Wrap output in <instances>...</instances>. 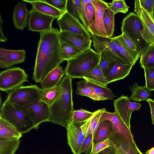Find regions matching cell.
<instances>
[{
    "instance_id": "ee69618b",
    "label": "cell",
    "mask_w": 154,
    "mask_h": 154,
    "mask_svg": "<svg viewBox=\"0 0 154 154\" xmlns=\"http://www.w3.org/2000/svg\"><path fill=\"white\" fill-rule=\"evenodd\" d=\"M94 136L93 133H91L86 136L82 144L80 151V154L84 153L87 154L91 149L92 145Z\"/></svg>"
},
{
    "instance_id": "6da1fadb",
    "label": "cell",
    "mask_w": 154,
    "mask_h": 154,
    "mask_svg": "<svg viewBox=\"0 0 154 154\" xmlns=\"http://www.w3.org/2000/svg\"><path fill=\"white\" fill-rule=\"evenodd\" d=\"M60 31L52 28L50 31L40 33L32 76L36 82H40L64 61L60 54Z\"/></svg>"
},
{
    "instance_id": "52a82bcc",
    "label": "cell",
    "mask_w": 154,
    "mask_h": 154,
    "mask_svg": "<svg viewBox=\"0 0 154 154\" xmlns=\"http://www.w3.org/2000/svg\"><path fill=\"white\" fill-rule=\"evenodd\" d=\"M15 106L29 118L33 124L34 129H37L41 124L48 122L49 119L50 106L41 100L25 105Z\"/></svg>"
},
{
    "instance_id": "ba28073f",
    "label": "cell",
    "mask_w": 154,
    "mask_h": 154,
    "mask_svg": "<svg viewBox=\"0 0 154 154\" xmlns=\"http://www.w3.org/2000/svg\"><path fill=\"white\" fill-rule=\"evenodd\" d=\"M41 90L36 85L23 86L9 92L7 98L14 105H26L40 100Z\"/></svg>"
},
{
    "instance_id": "8fae6325",
    "label": "cell",
    "mask_w": 154,
    "mask_h": 154,
    "mask_svg": "<svg viewBox=\"0 0 154 154\" xmlns=\"http://www.w3.org/2000/svg\"><path fill=\"white\" fill-rule=\"evenodd\" d=\"M55 18L43 14L32 8L29 11L28 23V29L40 33L50 30L52 24Z\"/></svg>"
},
{
    "instance_id": "8d00e7d4",
    "label": "cell",
    "mask_w": 154,
    "mask_h": 154,
    "mask_svg": "<svg viewBox=\"0 0 154 154\" xmlns=\"http://www.w3.org/2000/svg\"><path fill=\"white\" fill-rule=\"evenodd\" d=\"M93 113L94 112H91L83 109L74 110L71 122H85L93 115Z\"/></svg>"
},
{
    "instance_id": "60d3db41",
    "label": "cell",
    "mask_w": 154,
    "mask_h": 154,
    "mask_svg": "<svg viewBox=\"0 0 154 154\" xmlns=\"http://www.w3.org/2000/svg\"><path fill=\"white\" fill-rule=\"evenodd\" d=\"M146 87L151 91H154V68L143 69Z\"/></svg>"
},
{
    "instance_id": "d590c367",
    "label": "cell",
    "mask_w": 154,
    "mask_h": 154,
    "mask_svg": "<svg viewBox=\"0 0 154 154\" xmlns=\"http://www.w3.org/2000/svg\"><path fill=\"white\" fill-rule=\"evenodd\" d=\"M76 94L82 96H86L91 98L93 94L91 84L87 81L80 80L77 83Z\"/></svg>"
},
{
    "instance_id": "836d02e7",
    "label": "cell",
    "mask_w": 154,
    "mask_h": 154,
    "mask_svg": "<svg viewBox=\"0 0 154 154\" xmlns=\"http://www.w3.org/2000/svg\"><path fill=\"white\" fill-rule=\"evenodd\" d=\"M60 56L63 61L71 60L82 52L79 49L60 41Z\"/></svg>"
},
{
    "instance_id": "bcb514c9",
    "label": "cell",
    "mask_w": 154,
    "mask_h": 154,
    "mask_svg": "<svg viewBox=\"0 0 154 154\" xmlns=\"http://www.w3.org/2000/svg\"><path fill=\"white\" fill-rule=\"evenodd\" d=\"M93 0H81L79 18L84 25L85 23V11L86 6L88 3H92Z\"/></svg>"
},
{
    "instance_id": "d6986e66",
    "label": "cell",
    "mask_w": 154,
    "mask_h": 154,
    "mask_svg": "<svg viewBox=\"0 0 154 154\" xmlns=\"http://www.w3.org/2000/svg\"><path fill=\"white\" fill-rule=\"evenodd\" d=\"M129 98L123 95L115 100L113 102L115 112L130 129L132 112L128 106Z\"/></svg>"
},
{
    "instance_id": "1f68e13d",
    "label": "cell",
    "mask_w": 154,
    "mask_h": 154,
    "mask_svg": "<svg viewBox=\"0 0 154 154\" xmlns=\"http://www.w3.org/2000/svg\"><path fill=\"white\" fill-rule=\"evenodd\" d=\"M20 143V139L0 138V154H15Z\"/></svg>"
},
{
    "instance_id": "74e56055",
    "label": "cell",
    "mask_w": 154,
    "mask_h": 154,
    "mask_svg": "<svg viewBox=\"0 0 154 154\" xmlns=\"http://www.w3.org/2000/svg\"><path fill=\"white\" fill-rule=\"evenodd\" d=\"M108 5L114 15L119 13L125 14L129 8L124 0H113Z\"/></svg>"
},
{
    "instance_id": "f907efd6",
    "label": "cell",
    "mask_w": 154,
    "mask_h": 154,
    "mask_svg": "<svg viewBox=\"0 0 154 154\" xmlns=\"http://www.w3.org/2000/svg\"><path fill=\"white\" fill-rule=\"evenodd\" d=\"M114 148L110 146L97 154H114Z\"/></svg>"
},
{
    "instance_id": "d6a6232c",
    "label": "cell",
    "mask_w": 154,
    "mask_h": 154,
    "mask_svg": "<svg viewBox=\"0 0 154 154\" xmlns=\"http://www.w3.org/2000/svg\"><path fill=\"white\" fill-rule=\"evenodd\" d=\"M115 15L109 7L105 10L103 16L104 28L108 38H112L114 32Z\"/></svg>"
},
{
    "instance_id": "f35d334b",
    "label": "cell",
    "mask_w": 154,
    "mask_h": 154,
    "mask_svg": "<svg viewBox=\"0 0 154 154\" xmlns=\"http://www.w3.org/2000/svg\"><path fill=\"white\" fill-rule=\"evenodd\" d=\"M81 0H67L66 11L70 15L79 19Z\"/></svg>"
},
{
    "instance_id": "cb8c5ba5",
    "label": "cell",
    "mask_w": 154,
    "mask_h": 154,
    "mask_svg": "<svg viewBox=\"0 0 154 154\" xmlns=\"http://www.w3.org/2000/svg\"><path fill=\"white\" fill-rule=\"evenodd\" d=\"M83 79L92 84L106 87L108 84L105 76L98 64Z\"/></svg>"
},
{
    "instance_id": "ab89813d",
    "label": "cell",
    "mask_w": 154,
    "mask_h": 154,
    "mask_svg": "<svg viewBox=\"0 0 154 154\" xmlns=\"http://www.w3.org/2000/svg\"><path fill=\"white\" fill-rule=\"evenodd\" d=\"M96 13L92 2L86 6L85 11V23L84 25L88 29L93 24L95 19Z\"/></svg>"
},
{
    "instance_id": "2e32d148",
    "label": "cell",
    "mask_w": 154,
    "mask_h": 154,
    "mask_svg": "<svg viewBox=\"0 0 154 154\" xmlns=\"http://www.w3.org/2000/svg\"><path fill=\"white\" fill-rule=\"evenodd\" d=\"M26 51L0 48V68H6L25 61Z\"/></svg>"
},
{
    "instance_id": "83f0119b",
    "label": "cell",
    "mask_w": 154,
    "mask_h": 154,
    "mask_svg": "<svg viewBox=\"0 0 154 154\" xmlns=\"http://www.w3.org/2000/svg\"><path fill=\"white\" fill-rule=\"evenodd\" d=\"M122 44L135 63L138 60L141 54L133 41L125 34L116 36Z\"/></svg>"
},
{
    "instance_id": "277c9868",
    "label": "cell",
    "mask_w": 154,
    "mask_h": 154,
    "mask_svg": "<svg viewBox=\"0 0 154 154\" xmlns=\"http://www.w3.org/2000/svg\"><path fill=\"white\" fill-rule=\"evenodd\" d=\"M0 119L7 122L22 134L34 129L29 118L8 98L0 107Z\"/></svg>"
},
{
    "instance_id": "484cf974",
    "label": "cell",
    "mask_w": 154,
    "mask_h": 154,
    "mask_svg": "<svg viewBox=\"0 0 154 154\" xmlns=\"http://www.w3.org/2000/svg\"><path fill=\"white\" fill-rule=\"evenodd\" d=\"M61 91V87L60 83L52 88L45 89L41 88L40 100L50 106L60 96Z\"/></svg>"
},
{
    "instance_id": "e0dca14e",
    "label": "cell",
    "mask_w": 154,
    "mask_h": 154,
    "mask_svg": "<svg viewBox=\"0 0 154 154\" xmlns=\"http://www.w3.org/2000/svg\"><path fill=\"white\" fill-rule=\"evenodd\" d=\"M110 146L119 150L123 154H143L137 146L135 141L129 142L112 131L108 137Z\"/></svg>"
},
{
    "instance_id": "7dc6e473",
    "label": "cell",
    "mask_w": 154,
    "mask_h": 154,
    "mask_svg": "<svg viewBox=\"0 0 154 154\" xmlns=\"http://www.w3.org/2000/svg\"><path fill=\"white\" fill-rule=\"evenodd\" d=\"M154 0H139L141 6L153 18L152 6Z\"/></svg>"
},
{
    "instance_id": "8992f818",
    "label": "cell",
    "mask_w": 154,
    "mask_h": 154,
    "mask_svg": "<svg viewBox=\"0 0 154 154\" xmlns=\"http://www.w3.org/2000/svg\"><path fill=\"white\" fill-rule=\"evenodd\" d=\"M28 75L23 69L13 67L2 71L0 73V90L10 91L23 86L28 82Z\"/></svg>"
},
{
    "instance_id": "c3c4849f",
    "label": "cell",
    "mask_w": 154,
    "mask_h": 154,
    "mask_svg": "<svg viewBox=\"0 0 154 154\" xmlns=\"http://www.w3.org/2000/svg\"><path fill=\"white\" fill-rule=\"evenodd\" d=\"M128 104L129 108L132 112L139 110L141 106L140 103L131 102L129 99L128 100Z\"/></svg>"
},
{
    "instance_id": "30bf717a",
    "label": "cell",
    "mask_w": 154,
    "mask_h": 154,
    "mask_svg": "<svg viewBox=\"0 0 154 154\" xmlns=\"http://www.w3.org/2000/svg\"><path fill=\"white\" fill-rule=\"evenodd\" d=\"M57 22L60 31H67L82 35L91 38V34L83 24L67 11L57 19Z\"/></svg>"
},
{
    "instance_id": "603a6c76",
    "label": "cell",
    "mask_w": 154,
    "mask_h": 154,
    "mask_svg": "<svg viewBox=\"0 0 154 154\" xmlns=\"http://www.w3.org/2000/svg\"><path fill=\"white\" fill-rule=\"evenodd\" d=\"M112 129L110 121L104 120L100 122L94 134L92 145L107 139Z\"/></svg>"
},
{
    "instance_id": "e575fe53",
    "label": "cell",
    "mask_w": 154,
    "mask_h": 154,
    "mask_svg": "<svg viewBox=\"0 0 154 154\" xmlns=\"http://www.w3.org/2000/svg\"><path fill=\"white\" fill-rule=\"evenodd\" d=\"M100 56L99 66L104 75L106 77L112 67L117 62L113 59L106 57L103 51L98 54Z\"/></svg>"
},
{
    "instance_id": "11a10c76",
    "label": "cell",
    "mask_w": 154,
    "mask_h": 154,
    "mask_svg": "<svg viewBox=\"0 0 154 154\" xmlns=\"http://www.w3.org/2000/svg\"><path fill=\"white\" fill-rule=\"evenodd\" d=\"M152 9V11L153 12L154 11V1H153V3Z\"/></svg>"
},
{
    "instance_id": "7bdbcfd3",
    "label": "cell",
    "mask_w": 154,
    "mask_h": 154,
    "mask_svg": "<svg viewBox=\"0 0 154 154\" xmlns=\"http://www.w3.org/2000/svg\"><path fill=\"white\" fill-rule=\"evenodd\" d=\"M63 14L66 12L67 0H42Z\"/></svg>"
},
{
    "instance_id": "7c38bea8",
    "label": "cell",
    "mask_w": 154,
    "mask_h": 154,
    "mask_svg": "<svg viewBox=\"0 0 154 154\" xmlns=\"http://www.w3.org/2000/svg\"><path fill=\"white\" fill-rule=\"evenodd\" d=\"M104 120H108L111 122L112 132L129 142L134 141L130 129L114 112H110L106 110L102 116L100 122Z\"/></svg>"
},
{
    "instance_id": "44dd1931",
    "label": "cell",
    "mask_w": 154,
    "mask_h": 154,
    "mask_svg": "<svg viewBox=\"0 0 154 154\" xmlns=\"http://www.w3.org/2000/svg\"><path fill=\"white\" fill-rule=\"evenodd\" d=\"M65 75V70L60 65L58 66L47 74L41 81V88L45 89L57 86Z\"/></svg>"
},
{
    "instance_id": "ac0fdd59",
    "label": "cell",
    "mask_w": 154,
    "mask_h": 154,
    "mask_svg": "<svg viewBox=\"0 0 154 154\" xmlns=\"http://www.w3.org/2000/svg\"><path fill=\"white\" fill-rule=\"evenodd\" d=\"M29 11L26 4L19 2L15 6L13 14V21L15 28L23 30L28 23Z\"/></svg>"
},
{
    "instance_id": "f6af8a7d",
    "label": "cell",
    "mask_w": 154,
    "mask_h": 154,
    "mask_svg": "<svg viewBox=\"0 0 154 154\" xmlns=\"http://www.w3.org/2000/svg\"><path fill=\"white\" fill-rule=\"evenodd\" d=\"M110 141L109 139L93 145L91 152L94 154H97L101 151L110 146Z\"/></svg>"
},
{
    "instance_id": "5bb4252c",
    "label": "cell",
    "mask_w": 154,
    "mask_h": 154,
    "mask_svg": "<svg viewBox=\"0 0 154 154\" xmlns=\"http://www.w3.org/2000/svg\"><path fill=\"white\" fill-rule=\"evenodd\" d=\"M92 3L96 16L93 24L88 30L91 34L108 37L104 26L103 16L105 10L108 7V3L103 0H93Z\"/></svg>"
},
{
    "instance_id": "6f0895ef",
    "label": "cell",
    "mask_w": 154,
    "mask_h": 154,
    "mask_svg": "<svg viewBox=\"0 0 154 154\" xmlns=\"http://www.w3.org/2000/svg\"><path fill=\"white\" fill-rule=\"evenodd\" d=\"M88 154H96L93 153L92 152H90L89 153H88Z\"/></svg>"
},
{
    "instance_id": "d4e9b609",
    "label": "cell",
    "mask_w": 154,
    "mask_h": 154,
    "mask_svg": "<svg viewBox=\"0 0 154 154\" xmlns=\"http://www.w3.org/2000/svg\"><path fill=\"white\" fill-rule=\"evenodd\" d=\"M130 89L132 94L129 99L135 102L147 101L151 95V91L146 86H140L135 82Z\"/></svg>"
},
{
    "instance_id": "4fadbf2b",
    "label": "cell",
    "mask_w": 154,
    "mask_h": 154,
    "mask_svg": "<svg viewBox=\"0 0 154 154\" xmlns=\"http://www.w3.org/2000/svg\"><path fill=\"white\" fill-rule=\"evenodd\" d=\"M134 11L142 22L145 38L149 45L154 43V20L140 5L139 0L134 1Z\"/></svg>"
},
{
    "instance_id": "f1b7e54d",
    "label": "cell",
    "mask_w": 154,
    "mask_h": 154,
    "mask_svg": "<svg viewBox=\"0 0 154 154\" xmlns=\"http://www.w3.org/2000/svg\"><path fill=\"white\" fill-rule=\"evenodd\" d=\"M93 94L91 98L94 101L112 100L115 97L110 89L91 84Z\"/></svg>"
},
{
    "instance_id": "681fc988",
    "label": "cell",
    "mask_w": 154,
    "mask_h": 154,
    "mask_svg": "<svg viewBox=\"0 0 154 154\" xmlns=\"http://www.w3.org/2000/svg\"><path fill=\"white\" fill-rule=\"evenodd\" d=\"M147 101L149 103L150 107L152 122L154 125V101L150 99Z\"/></svg>"
},
{
    "instance_id": "b9f144b4",
    "label": "cell",
    "mask_w": 154,
    "mask_h": 154,
    "mask_svg": "<svg viewBox=\"0 0 154 154\" xmlns=\"http://www.w3.org/2000/svg\"><path fill=\"white\" fill-rule=\"evenodd\" d=\"M118 46V51L121 56L128 63L134 65L136 63L121 43L115 37Z\"/></svg>"
},
{
    "instance_id": "7a4b0ae2",
    "label": "cell",
    "mask_w": 154,
    "mask_h": 154,
    "mask_svg": "<svg viewBox=\"0 0 154 154\" xmlns=\"http://www.w3.org/2000/svg\"><path fill=\"white\" fill-rule=\"evenodd\" d=\"M72 79L65 75L60 81L61 94L50 106V117L48 122L66 128L71 122L73 109Z\"/></svg>"
},
{
    "instance_id": "9f6ffc18",
    "label": "cell",
    "mask_w": 154,
    "mask_h": 154,
    "mask_svg": "<svg viewBox=\"0 0 154 154\" xmlns=\"http://www.w3.org/2000/svg\"><path fill=\"white\" fill-rule=\"evenodd\" d=\"M152 15H153V18L154 20V11L153 12Z\"/></svg>"
},
{
    "instance_id": "7402d4cb",
    "label": "cell",
    "mask_w": 154,
    "mask_h": 154,
    "mask_svg": "<svg viewBox=\"0 0 154 154\" xmlns=\"http://www.w3.org/2000/svg\"><path fill=\"white\" fill-rule=\"evenodd\" d=\"M22 1L30 3L32 7L37 11L55 19L59 18L63 14L59 10L42 0H23Z\"/></svg>"
},
{
    "instance_id": "816d5d0a",
    "label": "cell",
    "mask_w": 154,
    "mask_h": 154,
    "mask_svg": "<svg viewBox=\"0 0 154 154\" xmlns=\"http://www.w3.org/2000/svg\"><path fill=\"white\" fill-rule=\"evenodd\" d=\"M0 42H5L8 40V38L6 37L4 35L1 26V24H0Z\"/></svg>"
},
{
    "instance_id": "5b68a950",
    "label": "cell",
    "mask_w": 154,
    "mask_h": 154,
    "mask_svg": "<svg viewBox=\"0 0 154 154\" xmlns=\"http://www.w3.org/2000/svg\"><path fill=\"white\" fill-rule=\"evenodd\" d=\"M121 31L133 41L140 54L149 45L145 38L141 20L135 13L130 12L123 18Z\"/></svg>"
},
{
    "instance_id": "db71d44e",
    "label": "cell",
    "mask_w": 154,
    "mask_h": 154,
    "mask_svg": "<svg viewBox=\"0 0 154 154\" xmlns=\"http://www.w3.org/2000/svg\"><path fill=\"white\" fill-rule=\"evenodd\" d=\"M114 149L115 150L114 154H123L122 152L118 149L115 148H114Z\"/></svg>"
},
{
    "instance_id": "9c48e42d",
    "label": "cell",
    "mask_w": 154,
    "mask_h": 154,
    "mask_svg": "<svg viewBox=\"0 0 154 154\" xmlns=\"http://www.w3.org/2000/svg\"><path fill=\"white\" fill-rule=\"evenodd\" d=\"M85 122H71L66 128L67 143L73 154H81V146L86 137Z\"/></svg>"
},
{
    "instance_id": "4316f807",
    "label": "cell",
    "mask_w": 154,
    "mask_h": 154,
    "mask_svg": "<svg viewBox=\"0 0 154 154\" xmlns=\"http://www.w3.org/2000/svg\"><path fill=\"white\" fill-rule=\"evenodd\" d=\"M22 134L13 126L0 119V138L20 140Z\"/></svg>"
},
{
    "instance_id": "f5cc1de1",
    "label": "cell",
    "mask_w": 154,
    "mask_h": 154,
    "mask_svg": "<svg viewBox=\"0 0 154 154\" xmlns=\"http://www.w3.org/2000/svg\"><path fill=\"white\" fill-rule=\"evenodd\" d=\"M146 154H154V147L148 150L146 152Z\"/></svg>"
},
{
    "instance_id": "3957f363",
    "label": "cell",
    "mask_w": 154,
    "mask_h": 154,
    "mask_svg": "<svg viewBox=\"0 0 154 154\" xmlns=\"http://www.w3.org/2000/svg\"><path fill=\"white\" fill-rule=\"evenodd\" d=\"M99 55L91 48L67 61L65 75L72 79L83 78L99 63Z\"/></svg>"
},
{
    "instance_id": "4dcf8cb0",
    "label": "cell",
    "mask_w": 154,
    "mask_h": 154,
    "mask_svg": "<svg viewBox=\"0 0 154 154\" xmlns=\"http://www.w3.org/2000/svg\"><path fill=\"white\" fill-rule=\"evenodd\" d=\"M140 63L143 69L154 68V43L149 45L141 54Z\"/></svg>"
},
{
    "instance_id": "ffe728a7",
    "label": "cell",
    "mask_w": 154,
    "mask_h": 154,
    "mask_svg": "<svg viewBox=\"0 0 154 154\" xmlns=\"http://www.w3.org/2000/svg\"><path fill=\"white\" fill-rule=\"evenodd\" d=\"M133 65L121 62H116L106 77L108 84L122 79L129 74Z\"/></svg>"
},
{
    "instance_id": "f546056e",
    "label": "cell",
    "mask_w": 154,
    "mask_h": 154,
    "mask_svg": "<svg viewBox=\"0 0 154 154\" xmlns=\"http://www.w3.org/2000/svg\"><path fill=\"white\" fill-rule=\"evenodd\" d=\"M106 110L105 108L96 110L94 112L93 115L84 123L86 136L91 133H93L94 134L101 117Z\"/></svg>"
},
{
    "instance_id": "9a60e30c",
    "label": "cell",
    "mask_w": 154,
    "mask_h": 154,
    "mask_svg": "<svg viewBox=\"0 0 154 154\" xmlns=\"http://www.w3.org/2000/svg\"><path fill=\"white\" fill-rule=\"evenodd\" d=\"M60 42L73 46L83 52L91 48L92 40L84 36L67 31H60Z\"/></svg>"
}]
</instances>
